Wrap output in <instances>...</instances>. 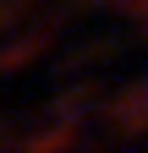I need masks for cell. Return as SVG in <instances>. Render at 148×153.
<instances>
[{
    "label": "cell",
    "mask_w": 148,
    "mask_h": 153,
    "mask_svg": "<svg viewBox=\"0 0 148 153\" xmlns=\"http://www.w3.org/2000/svg\"><path fill=\"white\" fill-rule=\"evenodd\" d=\"M44 44H49V33H39V38H22V44H11V49H0V71H16L22 60H33Z\"/></svg>",
    "instance_id": "7a4b0ae2"
},
{
    "label": "cell",
    "mask_w": 148,
    "mask_h": 153,
    "mask_svg": "<svg viewBox=\"0 0 148 153\" xmlns=\"http://www.w3.org/2000/svg\"><path fill=\"white\" fill-rule=\"evenodd\" d=\"M104 120L115 126V131H126V137L148 131V76H143V82H132V88H121L115 99H110Z\"/></svg>",
    "instance_id": "6da1fadb"
}]
</instances>
